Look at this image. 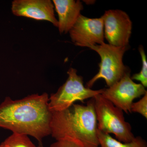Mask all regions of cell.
<instances>
[{
    "label": "cell",
    "mask_w": 147,
    "mask_h": 147,
    "mask_svg": "<svg viewBox=\"0 0 147 147\" xmlns=\"http://www.w3.org/2000/svg\"><path fill=\"white\" fill-rule=\"evenodd\" d=\"M47 93L29 95L21 99L6 97L0 104V127L13 133L34 137L40 147L42 140L51 134L53 113Z\"/></svg>",
    "instance_id": "6da1fadb"
},
{
    "label": "cell",
    "mask_w": 147,
    "mask_h": 147,
    "mask_svg": "<svg viewBox=\"0 0 147 147\" xmlns=\"http://www.w3.org/2000/svg\"><path fill=\"white\" fill-rule=\"evenodd\" d=\"M69 33L71 41L76 46L88 47L104 42V27L101 17L89 18L81 14Z\"/></svg>",
    "instance_id": "ba28073f"
},
{
    "label": "cell",
    "mask_w": 147,
    "mask_h": 147,
    "mask_svg": "<svg viewBox=\"0 0 147 147\" xmlns=\"http://www.w3.org/2000/svg\"><path fill=\"white\" fill-rule=\"evenodd\" d=\"M131 111V113H139L147 119V93L139 101L132 103Z\"/></svg>",
    "instance_id": "5bb4252c"
},
{
    "label": "cell",
    "mask_w": 147,
    "mask_h": 147,
    "mask_svg": "<svg viewBox=\"0 0 147 147\" xmlns=\"http://www.w3.org/2000/svg\"><path fill=\"white\" fill-rule=\"evenodd\" d=\"M53 3L58 15V26L60 33L69 32L84 9L79 0H53Z\"/></svg>",
    "instance_id": "30bf717a"
},
{
    "label": "cell",
    "mask_w": 147,
    "mask_h": 147,
    "mask_svg": "<svg viewBox=\"0 0 147 147\" xmlns=\"http://www.w3.org/2000/svg\"><path fill=\"white\" fill-rule=\"evenodd\" d=\"M97 134L99 143V147H147V143L145 139L140 136L135 137L133 141L129 143H123L106 134L99 129Z\"/></svg>",
    "instance_id": "8fae6325"
},
{
    "label": "cell",
    "mask_w": 147,
    "mask_h": 147,
    "mask_svg": "<svg viewBox=\"0 0 147 147\" xmlns=\"http://www.w3.org/2000/svg\"><path fill=\"white\" fill-rule=\"evenodd\" d=\"M0 147H7L3 143L0 144Z\"/></svg>",
    "instance_id": "2e32d148"
},
{
    "label": "cell",
    "mask_w": 147,
    "mask_h": 147,
    "mask_svg": "<svg viewBox=\"0 0 147 147\" xmlns=\"http://www.w3.org/2000/svg\"><path fill=\"white\" fill-rule=\"evenodd\" d=\"M104 38L109 44L116 47H128L132 22L128 14L119 9H110L101 16Z\"/></svg>",
    "instance_id": "52a82bcc"
},
{
    "label": "cell",
    "mask_w": 147,
    "mask_h": 147,
    "mask_svg": "<svg viewBox=\"0 0 147 147\" xmlns=\"http://www.w3.org/2000/svg\"><path fill=\"white\" fill-rule=\"evenodd\" d=\"M7 147H36L26 134L13 133L3 142Z\"/></svg>",
    "instance_id": "7c38bea8"
},
{
    "label": "cell",
    "mask_w": 147,
    "mask_h": 147,
    "mask_svg": "<svg viewBox=\"0 0 147 147\" xmlns=\"http://www.w3.org/2000/svg\"><path fill=\"white\" fill-rule=\"evenodd\" d=\"M50 147H84L73 139L64 138L57 140Z\"/></svg>",
    "instance_id": "9a60e30c"
},
{
    "label": "cell",
    "mask_w": 147,
    "mask_h": 147,
    "mask_svg": "<svg viewBox=\"0 0 147 147\" xmlns=\"http://www.w3.org/2000/svg\"><path fill=\"white\" fill-rule=\"evenodd\" d=\"M52 113L51 135L56 141L68 138L84 147H99L94 98L87 105L74 104L65 110Z\"/></svg>",
    "instance_id": "7a4b0ae2"
},
{
    "label": "cell",
    "mask_w": 147,
    "mask_h": 147,
    "mask_svg": "<svg viewBox=\"0 0 147 147\" xmlns=\"http://www.w3.org/2000/svg\"><path fill=\"white\" fill-rule=\"evenodd\" d=\"M139 52L142 59V67L139 73L135 74L131 77L132 80L139 81L145 88L147 87V61L146 56L142 46L139 47Z\"/></svg>",
    "instance_id": "4fadbf2b"
},
{
    "label": "cell",
    "mask_w": 147,
    "mask_h": 147,
    "mask_svg": "<svg viewBox=\"0 0 147 147\" xmlns=\"http://www.w3.org/2000/svg\"><path fill=\"white\" fill-rule=\"evenodd\" d=\"M67 74L68 77L65 83L49 98L48 105L52 112L65 110L76 101L84 102L85 100L93 98L103 92V89L93 90L85 86L83 77L77 74L75 69L71 67Z\"/></svg>",
    "instance_id": "5b68a950"
},
{
    "label": "cell",
    "mask_w": 147,
    "mask_h": 147,
    "mask_svg": "<svg viewBox=\"0 0 147 147\" xmlns=\"http://www.w3.org/2000/svg\"><path fill=\"white\" fill-rule=\"evenodd\" d=\"M89 48L94 50L100 56L101 61L98 72L87 82L86 87L90 88L99 79L105 80L108 88L119 81L129 71L124 65L123 59L128 47H118L109 44L92 45Z\"/></svg>",
    "instance_id": "277c9868"
},
{
    "label": "cell",
    "mask_w": 147,
    "mask_h": 147,
    "mask_svg": "<svg viewBox=\"0 0 147 147\" xmlns=\"http://www.w3.org/2000/svg\"><path fill=\"white\" fill-rule=\"evenodd\" d=\"M54 4L50 0H14L11 11L15 16L49 21L58 28Z\"/></svg>",
    "instance_id": "9c48e42d"
},
{
    "label": "cell",
    "mask_w": 147,
    "mask_h": 147,
    "mask_svg": "<svg viewBox=\"0 0 147 147\" xmlns=\"http://www.w3.org/2000/svg\"><path fill=\"white\" fill-rule=\"evenodd\" d=\"M93 98L98 129L106 134H114L117 140L123 143L133 141L135 137L130 124L125 120L123 111L101 94Z\"/></svg>",
    "instance_id": "3957f363"
},
{
    "label": "cell",
    "mask_w": 147,
    "mask_h": 147,
    "mask_svg": "<svg viewBox=\"0 0 147 147\" xmlns=\"http://www.w3.org/2000/svg\"><path fill=\"white\" fill-rule=\"evenodd\" d=\"M147 93L143 85L136 84L131 79L129 70L118 82L107 88L103 89L101 94L116 107L128 114L131 113L133 100Z\"/></svg>",
    "instance_id": "8992f818"
}]
</instances>
